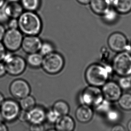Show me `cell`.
<instances>
[{"instance_id": "30", "label": "cell", "mask_w": 131, "mask_h": 131, "mask_svg": "<svg viewBox=\"0 0 131 131\" xmlns=\"http://www.w3.org/2000/svg\"><path fill=\"white\" fill-rule=\"evenodd\" d=\"M8 29H18V19L10 18L7 23Z\"/></svg>"}, {"instance_id": "19", "label": "cell", "mask_w": 131, "mask_h": 131, "mask_svg": "<svg viewBox=\"0 0 131 131\" xmlns=\"http://www.w3.org/2000/svg\"><path fill=\"white\" fill-rule=\"evenodd\" d=\"M43 56L40 53L29 54L26 59L27 64L31 67L37 68L42 66Z\"/></svg>"}, {"instance_id": "27", "label": "cell", "mask_w": 131, "mask_h": 131, "mask_svg": "<svg viewBox=\"0 0 131 131\" xmlns=\"http://www.w3.org/2000/svg\"><path fill=\"white\" fill-rule=\"evenodd\" d=\"M54 51V48L52 44L49 42H45L42 43L39 51L41 55L44 57L53 52Z\"/></svg>"}, {"instance_id": "17", "label": "cell", "mask_w": 131, "mask_h": 131, "mask_svg": "<svg viewBox=\"0 0 131 131\" xmlns=\"http://www.w3.org/2000/svg\"><path fill=\"white\" fill-rule=\"evenodd\" d=\"M89 4L93 12L100 15L112 7L110 0H91Z\"/></svg>"}, {"instance_id": "25", "label": "cell", "mask_w": 131, "mask_h": 131, "mask_svg": "<svg viewBox=\"0 0 131 131\" xmlns=\"http://www.w3.org/2000/svg\"><path fill=\"white\" fill-rule=\"evenodd\" d=\"M111 102L104 99L95 107V110L99 113L106 114L111 109Z\"/></svg>"}, {"instance_id": "20", "label": "cell", "mask_w": 131, "mask_h": 131, "mask_svg": "<svg viewBox=\"0 0 131 131\" xmlns=\"http://www.w3.org/2000/svg\"><path fill=\"white\" fill-rule=\"evenodd\" d=\"M119 14L115 9L111 7L102 15V16L105 22L108 24H112L115 23L118 20Z\"/></svg>"}, {"instance_id": "36", "label": "cell", "mask_w": 131, "mask_h": 131, "mask_svg": "<svg viewBox=\"0 0 131 131\" xmlns=\"http://www.w3.org/2000/svg\"><path fill=\"white\" fill-rule=\"evenodd\" d=\"M6 30L3 24H0V41H2Z\"/></svg>"}, {"instance_id": "22", "label": "cell", "mask_w": 131, "mask_h": 131, "mask_svg": "<svg viewBox=\"0 0 131 131\" xmlns=\"http://www.w3.org/2000/svg\"><path fill=\"white\" fill-rule=\"evenodd\" d=\"M52 109L60 116L67 115L69 112V106L67 103L63 100H59L53 105Z\"/></svg>"}, {"instance_id": "7", "label": "cell", "mask_w": 131, "mask_h": 131, "mask_svg": "<svg viewBox=\"0 0 131 131\" xmlns=\"http://www.w3.org/2000/svg\"><path fill=\"white\" fill-rule=\"evenodd\" d=\"M21 111L19 103L14 99H5L0 106V111L4 121L14 122L18 119Z\"/></svg>"}, {"instance_id": "42", "label": "cell", "mask_w": 131, "mask_h": 131, "mask_svg": "<svg viewBox=\"0 0 131 131\" xmlns=\"http://www.w3.org/2000/svg\"><path fill=\"white\" fill-rule=\"evenodd\" d=\"M127 128L128 131H131V119H130L127 124Z\"/></svg>"}, {"instance_id": "2", "label": "cell", "mask_w": 131, "mask_h": 131, "mask_svg": "<svg viewBox=\"0 0 131 131\" xmlns=\"http://www.w3.org/2000/svg\"><path fill=\"white\" fill-rule=\"evenodd\" d=\"M18 20V29L23 34L27 36H37L41 32L42 21L35 12H23Z\"/></svg>"}, {"instance_id": "37", "label": "cell", "mask_w": 131, "mask_h": 131, "mask_svg": "<svg viewBox=\"0 0 131 131\" xmlns=\"http://www.w3.org/2000/svg\"><path fill=\"white\" fill-rule=\"evenodd\" d=\"M112 131H126V130L122 125L120 124H117L112 128Z\"/></svg>"}, {"instance_id": "29", "label": "cell", "mask_w": 131, "mask_h": 131, "mask_svg": "<svg viewBox=\"0 0 131 131\" xmlns=\"http://www.w3.org/2000/svg\"><path fill=\"white\" fill-rule=\"evenodd\" d=\"M60 116L57 112L52 109L46 113V118L50 123H55Z\"/></svg>"}, {"instance_id": "18", "label": "cell", "mask_w": 131, "mask_h": 131, "mask_svg": "<svg viewBox=\"0 0 131 131\" xmlns=\"http://www.w3.org/2000/svg\"><path fill=\"white\" fill-rule=\"evenodd\" d=\"M112 7L119 14H128L131 12V0H114Z\"/></svg>"}, {"instance_id": "35", "label": "cell", "mask_w": 131, "mask_h": 131, "mask_svg": "<svg viewBox=\"0 0 131 131\" xmlns=\"http://www.w3.org/2000/svg\"><path fill=\"white\" fill-rule=\"evenodd\" d=\"M7 73L5 65L3 62H0V78Z\"/></svg>"}, {"instance_id": "14", "label": "cell", "mask_w": 131, "mask_h": 131, "mask_svg": "<svg viewBox=\"0 0 131 131\" xmlns=\"http://www.w3.org/2000/svg\"><path fill=\"white\" fill-rule=\"evenodd\" d=\"M55 124L57 131H73L75 127L73 119L68 115L60 116Z\"/></svg>"}, {"instance_id": "9", "label": "cell", "mask_w": 131, "mask_h": 131, "mask_svg": "<svg viewBox=\"0 0 131 131\" xmlns=\"http://www.w3.org/2000/svg\"><path fill=\"white\" fill-rule=\"evenodd\" d=\"M9 91L13 97L20 100L30 95L31 89L26 81L19 78L11 82L9 87Z\"/></svg>"}, {"instance_id": "47", "label": "cell", "mask_w": 131, "mask_h": 131, "mask_svg": "<svg viewBox=\"0 0 131 131\" xmlns=\"http://www.w3.org/2000/svg\"></svg>"}, {"instance_id": "15", "label": "cell", "mask_w": 131, "mask_h": 131, "mask_svg": "<svg viewBox=\"0 0 131 131\" xmlns=\"http://www.w3.org/2000/svg\"><path fill=\"white\" fill-rule=\"evenodd\" d=\"M94 112L91 106L81 105L77 108L75 112L77 119L82 123L90 122L93 117Z\"/></svg>"}, {"instance_id": "6", "label": "cell", "mask_w": 131, "mask_h": 131, "mask_svg": "<svg viewBox=\"0 0 131 131\" xmlns=\"http://www.w3.org/2000/svg\"><path fill=\"white\" fill-rule=\"evenodd\" d=\"M104 99L99 87L89 85L80 94L79 99L81 105L95 107Z\"/></svg>"}, {"instance_id": "24", "label": "cell", "mask_w": 131, "mask_h": 131, "mask_svg": "<svg viewBox=\"0 0 131 131\" xmlns=\"http://www.w3.org/2000/svg\"><path fill=\"white\" fill-rule=\"evenodd\" d=\"M119 106L123 110L125 111L131 110V94L126 93L122 94L117 101Z\"/></svg>"}, {"instance_id": "3", "label": "cell", "mask_w": 131, "mask_h": 131, "mask_svg": "<svg viewBox=\"0 0 131 131\" xmlns=\"http://www.w3.org/2000/svg\"><path fill=\"white\" fill-rule=\"evenodd\" d=\"M8 74L12 76H18L23 74L27 67L26 60L23 57L13 54L7 51L3 61Z\"/></svg>"}, {"instance_id": "33", "label": "cell", "mask_w": 131, "mask_h": 131, "mask_svg": "<svg viewBox=\"0 0 131 131\" xmlns=\"http://www.w3.org/2000/svg\"><path fill=\"white\" fill-rule=\"evenodd\" d=\"M44 129L42 124H31L30 127V131H44Z\"/></svg>"}, {"instance_id": "8", "label": "cell", "mask_w": 131, "mask_h": 131, "mask_svg": "<svg viewBox=\"0 0 131 131\" xmlns=\"http://www.w3.org/2000/svg\"><path fill=\"white\" fill-rule=\"evenodd\" d=\"M23 39V34L18 29H8L2 42L7 51L14 52L21 48Z\"/></svg>"}, {"instance_id": "1", "label": "cell", "mask_w": 131, "mask_h": 131, "mask_svg": "<svg viewBox=\"0 0 131 131\" xmlns=\"http://www.w3.org/2000/svg\"><path fill=\"white\" fill-rule=\"evenodd\" d=\"M113 71L112 66L92 64L85 71V80L90 85L102 87L107 82L110 74Z\"/></svg>"}, {"instance_id": "12", "label": "cell", "mask_w": 131, "mask_h": 131, "mask_svg": "<svg viewBox=\"0 0 131 131\" xmlns=\"http://www.w3.org/2000/svg\"><path fill=\"white\" fill-rule=\"evenodd\" d=\"M42 42L37 36H27L23 37L21 48L23 51L27 54L38 52Z\"/></svg>"}, {"instance_id": "44", "label": "cell", "mask_w": 131, "mask_h": 131, "mask_svg": "<svg viewBox=\"0 0 131 131\" xmlns=\"http://www.w3.org/2000/svg\"><path fill=\"white\" fill-rule=\"evenodd\" d=\"M2 121H4V120L2 116V113L0 111V122H2Z\"/></svg>"}, {"instance_id": "5", "label": "cell", "mask_w": 131, "mask_h": 131, "mask_svg": "<svg viewBox=\"0 0 131 131\" xmlns=\"http://www.w3.org/2000/svg\"><path fill=\"white\" fill-rule=\"evenodd\" d=\"M64 60L60 53L53 52L44 56L42 67L45 72L49 74H56L60 73L64 68Z\"/></svg>"}, {"instance_id": "40", "label": "cell", "mask_w": 131, "mask_h": 131, "mask_svg": "<svg viewBox=\"0 0 131 131\" xmlns=\"http://www.w3.org/2000/svg\"><path fill=\"white\" fill-rule=\"evenodd\" d=\"M5 97L3 95V94H2L1 92H0V106L2 105V103L5 100Z\"/></svg>"}, {"instance_id": "21", "label": "cell", "mask_w": 131, "mask_h": 131, "mask_svg": "<svg viewBox=\"0 0 131 131\" xmlns=\"http://www.w3.org/2000/svg\"><path fill=\"white\" fill-rule=\"evenodd\" d=\"M18 103L21 110L27 112L36 106V100L33 96L30 95L20 99Z\"/></svg>"}, {"instance_id": "38", "label": "cell", "mask_w": 131, "mask_h": 131, "mask_svg": "<svg viewBox=\"0 0 131 131\" xmlns=\"http://www.w3.org/2000/svg\"><path fill=\"white\" fill-rule=\"evenodd\" d=\"M0 131H9L7 125L3 121L0 122Z\"/></svg>"}, {"instance_id": "23", "label": "cell", "mask_w": 131, "mask_h": 131, "mask_svg": "<svg viewBox=\"0 0 131 131\" xmlns=\"http://www.w3.org/2000/svg\"><path fill=\"white\" fill-rule=\"evenodd\" d=\"M21 4L26 11L35 12L41 5V0H20Z\"/></svg>"}, {"instance_id": "28", "label": "cell", "mask_w": 131, "mask_h": 131, "mask_svg": "<svg viewBox=\"0 0 131 131\" xmlns=\"http://www.w3.org/2000/svg\"><path fill=\"white\" fill-rule=\"evenodd\" d=\"M118 84L122 90H129L131 89V77H121L119 79Z\"/></svg>"}, {"instance_id": "43", "label": "cell", "mask_w": 131, "mask_h": 131, "mask_svg": "<svg viewBox=\"0 0 131 131\" xmlns=\"http://www.w3.org/2000/svg\"><path fill=\"white\" fill-rule=\"evenodd\" d=\"M19 0H7L8 2H18Z\"/></svg>"}, {"instance_id": "32", "label": "cell", "mask_w": 131, "mask_h": 131, "mask_svg": "<svg viewBox=\"0 0 131 131\" xmlns=\"http://www.w3.org/2000/svg\"><path fill=\"white\" fill-rule=\"evenodd\" d=\"M7 51L2 41H0V62H2Z\"/></svg>"}, {"instance_id": "45", "label": "cell", "mask_w": 131, "mask_h": 131, "mask_svg": "<svg viewBox=\"0 0 131 131\" xmlns=\"http://www.w3.org/2000/svg\"><path fill=\"white\" fill-rule=\"evenodd\" d=\"M48 131H57L56 130H54V129H51V130H48Z\"/></svg>"}, {"instance_id": "26", "label": "cell", "mask_w": 131, "mask_h": 131, "mask_svg": "<svg viewBox=\"0 0 131 131\" xmlns=\"http://www.w3.org/2000/svg\"><path fill=\"white\" fill-rule=\"evenodd\" d=\"M106 118L110 122H117L120 119L121 115L119 111L115 109H111L106 113Z\"/></svg>"}, {"instance_id": "13", "label": "cell", "mask_w": 131, "mask_h": 131, "mask_svg": "<svg viewBox=\"0 0 131 131\" xmlns=\"http://www.w3.org/2000/svg\"><path fill=\"white\" fill-rule=\"evenodd\" d=\"M46 113L40 106H35L27 112V122L31 124H42L46 119Z\"/></svg>"}, {"instance_id": "34", "label": "cell", "mask_w": 131, "mask_h": 131, "mask_svg": "<svg viewBox=\"0 0 131 131\" xmlns=\"http://www.w3.org/2000/svg\"><path fill=\"white\" fill-rule=\"evenodd\" d=\"M18 119L21 122H27V111L21 110L19 114Z\"/></svg>"}, {"instance_id": "41", "label": "cell", "mask_w": 131, "mask_h": 131, "mask_svg": "<svg viewBox=\"0 0 131 131\" xmlns=\"http://www.w3.org/2000/svg\"><path fill=\"white\" fill-rule=\"evenodd\" d=\"M6 0H0V9L3 7L6 4Z\"/></svg>"}, {"instance_id": "16", "label": "cell", "mask_w": 131, "mask_h": 131, "mask_svg": "<svg viewBox=\"0 0 131 131\" xmlns=\"http://www.w3.org/2000/svg\"><path fill=\"white\" fill-rule=\"evenodd\" d=\"M6 14L10 19H18L23 12V8L21 3L18 2H8L4 6Z\"/></svg>"}, {"instance_id": "46", "label": "cell", "mask_w": 131, "mask_h": 131, "mask_svg": "<svg viewBox=\"0 0 131 131\" xmlns=\"http://www.w3.org/2000/svg\"><path fill=\"white\" fill-rule=\"evenodd\" d=\"M130 47H131V45H130Z\"/></svg>"}, {"instance_id": "39", "label": "cell", "mask_w": 131, "mask_h": 131, "mask_svg": "<svg viewBox=\"0 0 131 131\" xmlns=\"http://www.w3.org/2000/svg\"><path fill=\"white\" fill-rule=\"evenodd\" d=\"M79 3L82 5H87L90 3L91 0H77Z\"/></svg>"}, {"instance_id": "10", "label": "cell", "mask_w": 131, "mask_h": 131, "mask_svg": "<svg viewBox=\"0 0 131 131\" xmlns=\"http://www.w3.org/2000/svg\"><path fill=\"white\" fill-rule=\"evenodd\" d=\"M107 44L110 49L118 53L127 51L128 48L127 38L124 34L119 32L112 33L108 37Z\"/></svg>"}, {"instance_id": "31", "label": "cell", "mask_w": 131, "mask_h": 131, "mask_svg": "<svg viewBox=\"0 0 131 131\" xmlns=\"http://www.w3.org/2000/svg\"><path fill=\"white\" fill-rule=\"evenodd\" d=\"M9 18L6 14L3 7L0 9V24H3L7 23L9 20Z\"/></svg>"}, {"instance_id": "4", "label": "cell", "mask_w": 131, "mask_h": 131, "mask_svg": "<svg viewBox=\"0 0 131 131\" xmlns=\"http://www.w3.org/2000/svg\"><path fill=\"white\" fill-rule=\"evenodd\" d=\"M112 66L114 72L120 77L131 76V54L128 51L118 53L113 59Z\"/></svg>"}, {"instance_id": "11", "label": "cell", "mask_w": 131, "mask_h": 131, "mask_svg": "<svg viewBox=\"0 0 131 131\" xmlns=\"http://www.w3.org/2000/svg\"><path fill=\"white\" fill-rule=\"evenodd\" d=\"M101 90L104 99L111 103L118 101L122 94V90L118 83L114 81H107Z\"/></svg>"}]
</instances>
